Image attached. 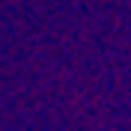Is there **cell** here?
Returning a JSON list of instances; mask_svg holds the SVG:
<instances>
[]
</instances>
